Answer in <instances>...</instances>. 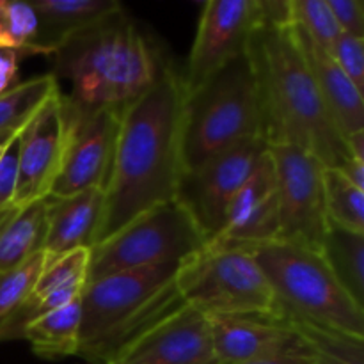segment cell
Masks as SVG:
<instances>
[{
	"mask_svg": "<svg viewBox=\"0 0 364 364\" xmlns=\"http://www.w3.org/2000/svg\"><path fill=\"white\" fill-rule=\"evenodd\" d=\"M183 73L167 63L155 84L119 114L95 245L148 210L176 199L183 167Z\"/></svg>",
	"mask_w": 364,
	"mask_h": 364,
	"instance_id": "6da1fadb",
	"label": "cell"
},
{
	"mask_svg": "<svg viewBox=\"0 0 364 364\" xmlns=\"http://www.w3.org/2000/svg\"><path fill=\"white\" fill-rule=\"evenodd\" d=\"M247 55L258 84L267 144L295 146L329 169H340L352 155L302 57L294 25H259L247 43Z\"/></svg>",
	"mask_w": 364,
	"mask_h": 364,
	"instance_id": "7a4b0ae2",
	"label": "cell"
},
{
	"mask_svg": "<svg viewBox=\"0 0 364 364\" xmlns=\"http://www.w3.org/2000/svg\"><path fill=\"white\" fill-rule=\"evenodd\" d=\"M52 57L50 73L71 85L64 100L84 112L121 114L155 84L169 63L124 9L68 39Z\"/></svg>",
	"mask_w": 364,
	"mask_h": 364,
	"instance_id": "3957f363",
	"label": "cell"
},
{
	"mask_svg": "<svg viewBox=\"0 0 364 364\" xmlns=\"http://www.w3.org/2000/svg\"><path fill=\"white\" fill-rule=\"evenodd\" d=\"M178 267L164 263L85 283L78 355L98 364L112 363L142 331L183 306L176 288Z\"/></svg>",
	"mask_w": 364,
	"mask_h": 364,
	"instance_id": "277c9868",
	"label": "cell"
},
{
	"mask_svg": "<svg viewBox=\"0 0 364 364\" xmlns=\"http://www.w3.org/2000/svg\"><path fill=\"white\" fill-rule=\"evenodd\" d=\"M251 137H263V121L258 84L245 50L244 55L187 92L181 137L185 171Z\"/></svg>",
	"mask_w": 364,
	"mask_h": 364,
	"instance_id": "5b68a950",
	"label": "cell"
},
{
	"mask_svg": "<svg viewBox=\"0 0 364 364\" xmlns=\"http://www.w3.org/2000/svg\"><path fill=\"white\" fill-rule=\"evenodd\" d=\"M247 249L272 288L277 315L364 338V308L341 287L320 252L283 242Z\"/></svg>",
	"mask_w": 364,
	"mask_h": 364,
	"instance_id": "8992f818",
	"label": "cell"
},
{
	"mask_svg": "<svg viewBox=\"0 0 364 364\" xmlns=\"http://www.w3.org/2000/svg\"><path fill=\"white\" fill-rule=\"evenodd\" d=\"M176 288L183 304L206 316H274L276 297L244 245L210 240L180 263Z\"/></svg>",
	"mask_w": 364,
	"mask_h": 364,
	"instance_id": "52a82bcc",
	"label": "cell"
},
{
	"mask_svg": "<svg viewBox=\"0 0 364 364\" xmlns=\"http://www.w3.org/2000/svg\"><path fill=\"white\" fill-rule=\"evenodd\" d=\"M206 244L187 210L178 199L155 206L91 247L87 283L110 274L144 267L181 263Z\"/></svg>",
	"mask_w": 364,
	"mask_h": 364,
	"instance_id": "ba28073f",
	"label": "cell"
},
{
	"mask_svg": "<svg viewBox=\"0 0 364 364\" xmlns=\"http://www.w3.org/2000/svg\"><path fill=\"white\" fill-rule=\"evenodd\" d=\"M277 183V240L322 252L329 219L323 199V166L295 146H269Z\"/></svg>",
	"mask_w": 364,
	"mask_h": 364,
	"instance_id": "9c48e42d",
	"label": "cell"
},
{
	"mask_svg": "<svg viewBox=\"0 0 364 364\" xmlns=\"http://www.w3.org/2000/svg\"><path fill=\"white\" fill-rule=\"evenodd\" d=\"M267 149L269 144L263 137L245 139L203 166L181 174L176 199L198 224L206 242L223 231L230 203Z\"/></svg>",
	"mask_w": 364,
	"mask_h": 364,
	"instance_id": "30bf717a",
	"label": "cell"
},
{
	"mask_svg": "<svg viewBox=\"0 0 364 364\" xmlns=\"http://www.w3.org/2000/svg\"><path fill=\"white\" fill-rule=\"evenodd\" d=\"M66 142L63 162L48 198L64 199L89 188H105L116 149L119 114L114 110L84 112L64 100Z\"/></svg>",
	"mask_w": 364,
	"mask_h": 364,
	"instance_id": "8fae6325",
	"label": "cell"
},
{
	"mask_svg": "<svg viewBox=\"0 0 364 364\" xmlns=\"http://www.w3.org/2000/svg\"><path fill=\"white\" fill-rule=\"evenodd\" d=\"M259 27L256 0H208L199 18L183 80L187 92L205 84L220 68L244 55Z\"/></svg>",
	"mask_w": 364,
	"mask_h": 364,
	"instance_id": "7c38bea8",
	"label": "cell"
},
{
	"mask_svg": "<svg viewBox=\"0 0 364 364\" xmlns=\"http://www.w3.org/2000/svg\"><path fill=\"white\" fill-rule=\"evenodd\" d=\"M66 142V116L60 89L53 92L20 130L18 181L13 206H23L50 196Z\"/></svg>",
	"mask_w": 364,
	"mask_h": 364,
	"instance_id": "4fadbf2b",
	"label": "cell"
},
{
	"mask_svg": "<svg viewBox=\"0 0 364 364\" xmlns=\"http://www.w3.org/2000/svg\"><path fill=\"white\" fill-rule=\"evenodd\" d=\"M109 364H219L210 318L183 304L127 345Z\"/></svg>",
	"mask_w": 364,
	"mask_h": 364,
	"instance_id": "5bb4252c",
	"label": "cell"
},
{
	"mask_svg": "<svg viewBox=\"0 0 364 364\" xmlns=\"http://www.w3.org/2000/svg\"><path fill=\"white\" fill-rule=\"evenodd\" d=\"M213 352L219 364L308 352L284 316H208Z\"/></svg>",
	"mask_w": 364,
	"mask_h": 364,
	"instance_id": "9a60e30c",
	"label": "cell"
},
{
	"mask_svg": "<svg viewBox=\"0 0 364 364\" xmlns=\"http://www.w3.org/2000/svg\"><path fill=\"white\" fill-rule=\"evenodd\" d=\"M279 203L272 159L267 149L251 176L235 194L223 231L213 240L235 245H259L277 240Z\"/></svg>",
	"mask_w": 364,
	"mask_h": 364,
	"instance_id": "2e32d148",
	"label": "cell"
},
{
	"mask_svg": "<svg viewBox=\"0 0 364 364\" xmlns=\"http://www.w3.org/2000/svg\"><path fill=\"white\" fill-rule=\"evenodd\" d=\"M295 36L323 103L345 141L358 132H364L363 91L338 68L327 50L315 45L299 27H295Z\"/></svg>",
	"mask_w": 364,
	"mask_h": 364,
	"instance_id": "e0dca14e",
	"label": "cell"
},
{
	"mask_svg": "<svg viewBox=\"0 0 364 364\" xmlns=\"http://www.w3.org/2000/svg\"><path fill=\"white\" fill-rule=\"evenodd\" d=\"M103 188H89L64 199L50 198L43 252L46 262L75 249H91L103 215Z\"/></svg>",
	"mask_w": 364,
	"mask_h": 364,
	"instance_id": "ac0fdd59",
	"label": "cell"
},
{
	"mask_svg": "<svg viewBox=\"0 0 364 364\" xmlns=\"http://www.w3.org/2000/svg\"><path fill=\"white\" fill-rule=\"evenodd\" d=\"M39 16L36 52L52 55L68 39L123 9L117 0H34Z\"/></svg>",
	"mask_w": 364,
	"mask_h": 364,
	"instance_id": "d6986e66",
	"label": "cell"
},
{
	"mask_svg": "<svg viewBox=\"0 0 364 364\" xmlns=\"http://www.w3.org/2000/svg\"><path fill=\"white\" fill-rule=\"evenodd\" d=\"M50 198L14 206L0 224V274L18 269L43 251Z\"/></svg>",
	"mask_w": 364,
	"mask_h": 364,
	"instance_id": "ffe728a7",
	"label": "cell"
},
{
	"mask_svg": "<svg viewBox=\"0 0 364 364\" xmlns=\"http://www.w3.org/2000/svg\"><path fill=\"white\" fill-rule=\"evenodd\" d=\"M80 299L64 308L32 320L21 333L32 352L43 359L78 355L80 347Z\"/></svg>",
	"mask_w": 364,
	"mask_h": 364,
	"instance_id": "44dd1931",
	"label": "cell"
},
{
	"mask_svg": "<svg viewBox=\"0 0 364 364\" xmlns=\"http://www.w3.org/2000/svg\"><path fill=\"white\" fill-rule=\"evenodd\" d=\"M320 255L341 287L364 308V233L329 223Z\"/></svg>",
	"mask_w": 364,
	"mask_h": 364,
	"instance_id": "7402d4cb",
	"label": "cell"
},
{
	"mask_svg": "<svg viewBox=\"0 0 364 364\" xmlns=\"http://www.w3.org/2000/svg\"><path fill=\"white\" fill-rule=\"evenodd\" d=\"M287 320L304 341L313 364H364V338L304 320Z\"/></svg>",
	"mask_w": 364,
	"mask_h": 364,
	"instance_id": "603a6c76",
	"label": "cell"
},
{
	"mask_svg": "<svg viewBox=\"0 0 364 364\" xmlns=\"http://www.w3.org/2000/svg\"><path fill=\"white\" fill-rule=\"evenodd\" d=\"M59 91V82L52 73L39 75L25 82H18L0 95V135L20 132L43 103Z\"/></svg>",
	"mask_w": 364,
	"mask_h": 364,
	"instance_id": "cb8c5ba5",
	"label": "cell"
},
{
	"mask_svg": "<svg viewBox=\"0 0 364 364\" xmlns=\"http://www.w3.org/2000/svg\"><path fill=\"white\" fill-rule=\"evenodd\" d=\"M323 199L329 223L354 233H364V191L338 169H323Z\"/></svg>",
	"mask_w": 364,
	"mask_h": 364,
	"instance_id": "d4e9b609",
	"label": "cell"
},
{
	"mask_svg": "<svg viewBox=\"0 0 364 364\" xmlns=\"http://www.w3.org/2000/svg\"><path fill=\"white\" fill-rule=\"evenodd\" d=\"M46 267V255L39 251L27 263L0 274V341H6L11 323L31 299L32 290Z\"/></svg>",
	"mask_w": 364,
	"mask_h": 364,
	"instance_id": "484cf974",
	"label": "cell"
},
{
	"mask_svg": "<svg viewBox=\"0 0 364 364\" xmlns=\"http://www.w3.org/2000/svg\"><path fill=\"white\" fill-rule=\"evenodd\" d=\"M39 16L32 2L0 0V48L23 55H36Z\"/></svg>",
	"mask_w": 364,
	"mask_h": 364,
	"instance_id": "4316f807",
	"label": "cell"
},
{
	"mask_svg": "<svg viewBox=\"0 0 364 364\" xmlns=\"http://www.w3.org/2000/svg\"><path fill=\"white\" fill-rule=\"evenodd\" d=\"M294 25L301 28L315 45L329 50L341 31L329 9L327 0H291Z\"/></svg>",
	"mask_w": 364,
	"mask_h": 364,
	"instance_id": "83f0119b",
	"label": "cell"
},
{
	"mask_svg": "<svg viewBox=\"0 0 364 364\" xmlns=\"http://www.w3.org/2000/svg\"><path fill=\"white\" fill-rule=\"evenodd\" d=\"M89 259H91V249H75V251L66 252L59 258L48 259L45 270L41 272L34 290H32L31 299H38L48 291L55 290V288L77 283V281L87 283Z\"/></svg>",
	"mask_w": 364,
	"mask_h": 364,
	"instance_id": "f1b7e54d",
	"label": "cell"
},
{
	"mask_svg": "<svg viewBox=\"0 0 364 364\" xmlns=\"http://www.w3.org/2000/svg\"><path fill=\"white\" fill-rule=\"evenodd\" d=\"M341 71L350 78L359 91L364 85V39L348 34H340V38L327 50Z\"/></svg>",
	"mask_w": 364,
	"mask_h": 364,
	"instance_id": "f546056e",
	"label": "cell"
},
{
	"mask_svg": "<svg viewBox=\"0 0 364 364\" xmlns=\"http://www.w3.org/2000/svg\"><path fill=\"white\" fill-rule=\"evenodd\" d=\"M18 144H20V132H16L7 141L0 156V212L13 206L18 181Z\"/></svg>",
	"mask_w": 364,
	"mask_h": 364,
	"instance_id": "4dcf8cb0",
	"label": "cell"
},
{
	"mask_svg": "<svg viewBox=\"0 0 364 364\" xmlns=\"http://www.w3.org/2000/svg\"><path fill=\"white\" fill-rule=\"evenodd\" d=\"M329 9L340 27L341 34L364 39V4L363 0H327Z\"/></svg>",
	"mask_w": 364,
	"mask_h": 364,
	"instance_id": "1f68e13d",
	"label": "cell"
},
{
	"mask_svg": "<svg viewBox=\"0 0 364 364\" xmlns=\"http://www.w3.org/2000/svg\"><path fill=\"white\" fill-rule=\"evenodd\" d=\"M259 25L270 27H288L294 25L291 0H256Z\"/></svg>",
	"mask_w": 364,
	"mask_h": 364,
	"instance_id": "d6a6232c",
	"label": "cell"
},
{
	"mask_svg": "<svg viewBox=\"0 0 364 364\" xmlns=\"http://www.w3.org/2000/svg\"><path fill=\"white\" fill-rule=\"evenodd\" d=\"M21 55L14 50L0 48V95L18 84V64Z\"/></svg>",
	"mask_w": 364,
	"mask_h": 364,
	"instance_id": "836d02e7",
	"label": "cell"
},
{
	"mask_svg": "<svg viewBox=\"0 0 364 364\" xmlns=\"http://www.w3.org/2000/svg\"><path fill=\"white\" fill-rule=\"evenodd\" d=\"M338 171H340V173L343 174L348 181H350V183H354L355 187L361 188L363 191L364 188V160L350 156V159H348L347 162H345Z\"/></svg>",
	"mask_w": 364,
	"mask_h": 364,
	"instance_id": "e575fe53",
	"label": "cell"
},
{
	"mask_svg": "<svg viewBox=\"0 0 364 364\" xmlns=\"http://www.w3.org/2000/svg\"><path fill=\"white\" fill-rule=\"evenodd\" d=\"M240 364H313L309 352L304 354H284L277 355V358H267V359H256V361H247Z\"/></svg>",
	"mask_w": 364,
	"mask_h": 364,
	"instance_id": "d590c367",
	"label": "cell"
},
{
	"mask_svg": "<svg viewBox=\"0 0 364 364\" xmlns=\"http://www.w3.org/2000/svg\"><path fill=\"white\" fill-rule=\"evenodd\" d=\"M347 148L354 159L364 160V132H358V134L347 137Z\"/></svg>",
	"mask_w": 364,
	"mask_h": 364,
	"instance_id": "8d00e7d4",
	"label": "cell"
},
{
	"mask_svg": "<svg viewBox=\"0 0 364 364\" xmlns=\"http://www.w3.org/2000/svg\"><path fill=\"white\" fill-rule=\"evenodd\" d=\"M13 208H14V206H11V208H7V210H4V212H0V224L4 223V219H6V217L9 215L11 210H13Z\"/></svg>",
	"mask_w": 364,
	"mask_h": 364,
	"instance_id": "74e56055",
	"label": "cell"
},
{
	"mask_svg": "<svg viewBox=\"0 0 364 364\" xmlns=\"http://www.w3.org/2000/svg\"><path fill=\"white\" fill-rule=\"evenodd\" d=\"M13 135H14V134H13ZM13 135H0V146H2V144H6V142L9 141V139L13 137Z\"/></svg>",
	"mask_w": 364,
	"mask_h": 364,
	"instance_id": "f35d334b",
	"label": "cell"
},
{
	"mask_svg": "<svg viewBox=\"0 0 364 364\" xmlns=\"http://www.w3.org/2000/svg\"><path fill=\"white\" fill-rule=\"evenodd\" d=\"M6 144H7V142H6ZM6 144H2V146H0V156H2V151H4V146H6Z\"/></svg>",
	"mask_w": 364,
	"mask_h": 364,
	"instance_id": "ab89813d",
	"label": "cell"
}]
</instances>
